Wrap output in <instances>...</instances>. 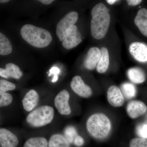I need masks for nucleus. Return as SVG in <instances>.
<instances>
[{
    "instance_id": "nucleus-1",
    "label": "nucleus",
    "mask_w": 147,
    "mask_h": 147,
    "mask_svg": "<svg viewBox=\"0 0 147 147\" xmlns=\"http://www.w3.org/2000/svg\"><path fill=\"white\" fill-rule=\"evenodd\" d=\"M91 33L94 38L101 39L108 32L110 23L108 8L102 3H98L92 9Z\"/></svg>"
},
{
    "instance_id": "nucleus-2",
    "label": "nucleus",
    "mask_w": 147,
    "mask_h": 147,
    "mask_svg": "<svg viewBox=\"0 0 147 147\" xmlns=\"http://www.w3.org/2000/svg\"><path fill=\"white\" fill-rule=\"evenodd\" d=\"M21 34L25 41L37 48L47 47L53 40L51 34L47 30L31 24L23 26L21 28Z\"/></svg>"
},
{
    "instance_id": "nucleus-3",
    "label": "nucleus",
    "mask_w": 147,
    "mask_h": 147,
    "mask_svg": "<svg viewBox=\"0 0 147 147\" xmlns=\"http://www.w3.org/2000/svg\"><path fill=\"white\" fill-rule=\"evenodd\" d=\"M87 130L91 136L96 139H103L108 136L111 128L110 121L103 114L92 115L86 123Z\"/></svg>"
},
{
    "instance_id": "nucleus-4",
    "label": "nucleus",
    "mask_w": 147,
    "mask_h": 147,
    "mask_svg": "<svg viewBox=\"0 0 147 147\" xmlns=\"http://www.w3.org/2000/svg\"><path fill=\"white\" fill-rule=\"evenodd\" d=\"M54 117L53 108L48 105H43L37 108L27 116V123L34 127L45 126L50 123Z\"/></svg>"
},
{
    "instance_id": "nucleus-5",
    "label": "nucleus",
    "mask_w": 147,
    "mask_h": 147,
    "mask_svg": "<svg viewBox=\"0 0 147 147\" xmlns=\"http://www.w3.org/2000/svg\"><path fill=\"white\" fill-rule=\"evenodd\" d=\"M78 13L75 11H70L66 14L58 23L56 34L61 41H63L68 32L74 26L78 19Z\"/></svg>"
},
{
    "instance_id": "nucleus-6",
    "label": "nucleus",
    "mask_w": 147,
    "mask_h": 147,
    "mask_svg": "<svg viewBox=\"0 0 147 147\" xmlns=\"http://www.w3.org/2000/svg\"><path fill=\"white\" fill-rule=\"evenodd\" d=\"M69 93L65 90L60 92L55 99V105L61 115H68L71 113V108L68 103Z\"/></svg>"
},
{
    "instance_id": "nucleus-7",
    "label": "nucleus",
    "mask_w": 147,
    "mask_h": 147,
    "mask_svg": "<svg viewBox=\"0 0 147 147\" xmlns=\"http://www.w3.org/2000/svg\"><path fill=\"white\" fill-rule=\"evenodd\" d=\"M70 86L73 91L81 97L88 98L92 94L91 88L85 84L81 76H74L70 83Z\"/></svg>"
},
{
    "instance_id": "nucleus-8",
    "label": "nucleus",
    "mask_w": 147,
    "mask_h": 147,
    "mask_svg": "<svg viewBox=\"0 0 147 147\" xmlns=\"http://www.w3.org/2000/svg\"><path fill=\"white\" fill-rule=\"evenodd\" d=\"M82 41V34L75 25L68 32L63 41V47L67 50L76 47Z\"/></svg>"
},
{
    "instance_id": "nucleus-9",
    "label": "nucleus",
    "mask_w": 147,
    "mask_h": 147,
    "mask_svg": "<svg viewBox=\"0 0 147 147\" xmlns=\"http://www.w3.org/2000/svg\"><path fill=\"white\" fill-rule=\"evenodd\" d=\"M129 52L135 60L140 62H147V45L135 42L129 46Z\"/></svg>"
},
{
    "instance_id": "nucleus-10",
    "label": "nucleus",
    "mask_w": 147,
    "mask_h": 147,
    "mask_svg": "<svg viewBox=\"0 0 147 147\" xmlns=\"http://www.w3.org/2000/svg\"><path fill=\"white\" fill-rule=\"evenodd\" d=\"M107 98L110 105L113 107H121L124 102L122 93L118 87L115 86H111L108 89Z\"/></svg>"
},
{
    "instance_id": "nucleus-11",
    "label": "nucleus",
    "mask_w": 147,
    "mask_h": 147,
    "mask_svg": "<svg viewBox=\"0 0 147 147\" xmlns=\"http://www.w3.org/2000/svg\"><path fill=\"white\" fill-rule=\"evenodd\" d=\"M101 57V51L96 47L90 48L87 53L84 61L86 68L92 70L97 67Z\"/></svg>"
},
{
    "instance_id": "nucleus-12",
    "label": "nucleus",
    "mask_w": 147,
    "mask_h": 147,
    "mask_svg": "<svg viewBox=\"0 0 147 147\" xmlns=\"http://www.w3.org/2000/svg\"><path fill=\"white\" fill-rule=\"evenodd\" d=\"M147 106L144 102L139 100L130 101L127 106V114L130 118L135 119L142 115L146 113Z\"/></svg>"
},
{
    "instance_id": "nucleus-13",
    "label": "nucleus",
    "mask_w": 147,
    "mask_h": 147,
    "mask_svg": "<svg viewBox=\"0 0 147 147\" xmlns=\"http://www.w3.org/2000/svg\"><path fill=\"white\" fill-rule=\"evenodd\" d=\"M18 142L16 135L8 129H0V144L2 147H16Z\"/></svg>"
},
{
    "instance_id": "nucleus-14",
    "label": "nucleus",
    "mask_w": 147,
    "mask_h": 147,
    "mask_svg": "<svg viewBox=\"0 0 147 147\" xmlns=\"http://www.w3.org/2000/svg\"><path fill=\"white\" fill-rule=\"evenodd\" d=\"M134 24L142 34L147 37V9H140L134 18Z\"/></svg>"
},
{
    "instance_id": "nucleus-15",
    "label": "nucleus",
    "mask_w": 147,
    "mask_h": 147,
    "mask_svg": "<svg viewBox=\"0 0 147 147\" xmlns=\"http://www.w3.org/2000/svg\"><path fill=\"white\" fill-rule=\"evenodd\" d=\"M39 96L35 90H30L24 96L23 100V107L28 112L32 111L37 104Z\"/></svg>"
},
{
    "instance_id": "nucleus-16",
    "label": "nucleus",
    "mask_w": 147,
    "mask_h": 147,
    "mask_svg": "<svg viewBox=\"0 0 147 147\" xmlns=\"http://www.w3.org/2000/svg\"><path fill=\"white\" fill-rule=\"evenodd\" d=\"M23 75V73L18 66L14 64L9 63L6 65V68H0V76L3 78L9 77L19 79Z\"/></svg>"
},
{
    "instance_id": "nucleus-17",
    "label": "nucleus",
    "mask_w": 147,
    "mask_h": 147,
    "mask_svg": "<svg viewBox=\"0 0 147 147\" xmlns=\"http://www.w3.org/2000/svg\"><path fill=\"white\" fill-rule=\"evenodd\" d=\"M129 79L134 84H139L143 83L146 80V74L142 69L139 67H132L127 71Z\"/></svg>"
},
{
    "instance_id": "nucleus-18",
    "label": "nucleus",
    "mask_w": 147,
    "mask_h": 147,
    "mask_svg": "<svg viewBox=\"0 0 147 147\" xmlns=\"http://www.w3.org/2000/svg\"><path fill=\"white\" fill-rule=\"evenodd\" d=\"M100 51L101 57L96 67V70L98 73H103L107 71L109 67V55L108 49L105 47H102Z\"/></svg>"
},
{
    "instance_id": "nucleus-19",
    "label": "nucleus",
    "mask_w": 147,
    "mask_h": 147,
    "mask_svg": "<svg viewBox=\"0 0 147 147\" xmlns=\"http://www.w3.org/2000/svg\"><path fill=\"white\" fill-rule=\"evenodd\" d=\"M49 147H69V143L65 137L60 134H55L51 137Z\"/></svg>"
},
{
    "instance_id": "nucleus-20",
    "label": "nucleus",
    "mask_w": 147,
    "mask_h": 147,
    "mask_svg": "<svg viewBox=\"0 0 147 147\" xmlns=\"http://www.w3.org/2000/svg\"><path fill=\"white\" fill-rule=\"evenodd\" d=\"M12 51V45L9 40L5 35L0 33V55H8Z\"/></svg>"
},
{
    "instance_id": "nucleus-21",
    "label": "nucleus",
    "mask_w": 147,
    "mask_h": 147,
    "mask_svg": "<svg viewBox=\"0 0 147 147\" xmlns=\"http://www.w3.org/2000/svg\"><path fill=\"white\" fill-rule=\"evenodd\" d=\"M24 147H48V143L44 137H32L25 142Z\"/></svg>"
},
{
    "instance_id": "nucleus-22",
    "label": "nucleus",
    "mask_w": 147,
    "mask_h": 147,
    "mask_svg": "<svg viewBox=\"0 0 147 147\" xmlns=\"http://www.w3.org/2000/svg\"><path fill=\"white\" fill-rule=\"evenodd\" d=\"M122 93L124 96L127 99L134 97L137 93V90L133 84L129 83H125L121 86Z\"/></svg>"
},
{
    "instance_id": "nucleus-23",
    "label": "nucleus",
    "mask_w": 147,
    "mask_h": 147,
    "mask_svg": "<svg viewBox=\"0 0 147 147\" xmlns=\"http://www.w3.org/2000/svg\"><path fill=\"white\" fill-rule=\"evenodd\" d=\"M64 135L65 137L69 144L73 143L74 139L78 135L76 129L73 126L67 127L64 130Z\"/></svg>"
},
{
    "instance_id": "nucleus-24",
    "label": "nucleus",
    "mask_w": 147,
    "mask_h": 147,
    "mask_svg": "<svg viewBox=\"0 0 147 147\" xmlns=\"http://www.w3.org/2000/svg\"><path fill=\"white\" fill-rule=\"evenodd\" d=\"M12 96L7 93L0 92V107L8 106L12 102Z\"/></svg>"
},
{
    "instance_id": "nucleus-25",
    "label": "nucleus",
    "mask_w": 147,
    "mask_h": 147,
    "mask_svg": "<svg viewBox=\"0 0 147 147\" xmlns=\"http://www.w3.org/2000/svg\"><path fill=\"white\" fill-rule=\"evenodd\" d=\"M16 88V86L13 83L5 80H0V92H5L9 90H13Z\"/></svg>"
},
{
    "instance_id": "nucleus-26",
    "label": "nucleus",
    "mask_w": 147,
    "mask_h": 147,
    "mask_svg": "<svg viewBox=\"0 0 147 147\" xmlns=\"http://www.w3.org/2000/svg\"><path fill=\"white\" fill-rule=\"evenodd\" d=\"M136 133L139 138L147 139V123L139 124L136 127Z\"/></svg>"
},
{
    "instance_id": "nucleus-27",
    "label": "nucleus",
    "mask_w": 147,
    "mask_h": 147,
    "mask_svg": "<svg viewBox=\"0 0 147 147\" xmlns=\"http://www.w3.org/2000/svg\"><path fill=\"white\" fill-rule=\"evenodd\" d=\"M129 147H147V141L141 138H134L130 141Z\"/></svg>"
},
{
    "instance_id": "nucleus-28",
    "label": "nucleus",
    "mask_w": 147,
    "mask_h": 147,
    "mask_svg": "<svg viewBox=\"0 0 147 147\" xmlns=\"http://www.w3.org/2000/svg\"><path fill=\"white\" fill-rule=\"evenodd\" d=\"M84 139L81 136L77 135L74 139L73 143L77 146L81 147L84 145Z\"/></svg>"
},
{
    "instance_id": "nucleus-29",
    "label": "nucleus",
    "mask_w": 147,
    "mask_h": 147,
    "mask_svg": "<svg viewBox=\"0 0 147 147\" xmlns=\"http://www.w3.org/2000/svg\"><path fill=\"white\" fill-rule=\"evenodd\" d=\"M50 74H49V76L54 74L55 76L57 75L60 72L59 69L56 67H53L50 70Z\"/></svg>"
},
{
    "instance_id": "nucleus-30",
    "label": "nucleus",
    "mask_w": 147,
    "mask_h": 147,
    "mask_svg": "<svg viewBox=\"0 0 147 147\" xmlns=\"http://www.w3.org/2000/svg\"><path fill=\"white\" fill-rule=\"evenodd\" d=\"M126 1L129 5L135 6L142 3V1L141 0H127Z\"/></svg>"
},
{
    "instance_id": "nucleus-31",
    "label": "nucleus",
    "mask_w": 147,
    "mask_h": 147,
    "mask_svg": "<svg viewBox=\"0 0 147 147\" xmlns=\"http://www.w3.org/2000/svg\"><path fill=\"white\" fill-rule=\"evenodd\" d=\"M39 1L43 3V4L49 5L53 2L54 1L53 0H40Z\"/></svg>"
},
{
    "instance_id": "nucleus-32",
    "label": "nucleus",
    "mask_w": 147,
    "mask_h": 147,
    "mask_svg": "<svg viewBox=\"0 0 147 147\" xmlns=\"http://www.w3.org/2000/svg\"><path fill=\"white\" fill-rule=\"evenodd\" d=\"M106 1L109 4L113 5L117 1H116V0H107V1Z\"/></svg>"
},
{
    "instance_id": "nucleus-33",
    "label": "nucleus",
    "mask_w": 147,
    "mask_h": 147,
    "mask_svg": "<svg viewBox=\"0 0 147 147\" xmlns=\"http://www.w3.org/2000/svg\"><path fill=\"white\" fill-rule=\"evenodd\" d=\"M58 79V75H56V76H54V78L52 80V82H57V81Z\"/></svg>"
},
{
    "instance_id": "nucleus-34",
    "label": "nucleus",
    "mask_w": 147,
    "mask_h": 147,
    "mask_svg": "<svg viewBox=\"0 0 147 147\" xmlns=\"http://www.w3.org/2000/svg\"><path fill=\"white\" fill-rule=\"evenodd\" d=\"M9 1V0H1V1H0V2L1 3H7Z\"/></svg>"
}]
</instances>
